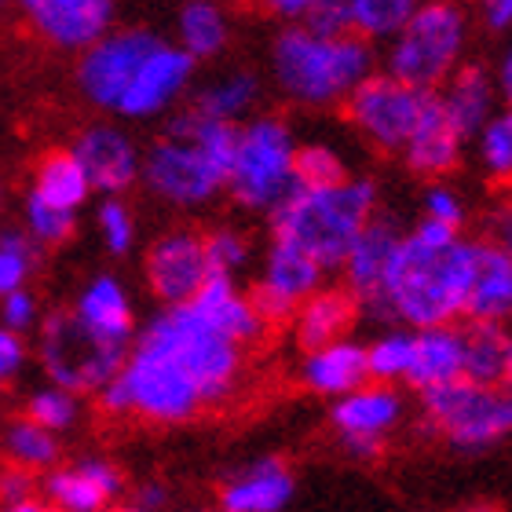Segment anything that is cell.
Returning <instances> with one entry per match:
<instances>
[{"mask_svg":"<svg viewBox=\"0 0 512 512\" xmlns=\"http://www.w3.org/2000/svg\"><path fill=\"white\" fill-rule=\"evenodd\" d=\"M502 384L512 392V348H509V363H505V381Z\"/></svg>","mask_w":512,"mask_h":512,"instance_id":"9f6ffc18","label":"cell"},{"mask_svg":"<svg viewBox=\"0 0 512 512\" xmlns=\"http://www.w3.org/2000/svg\"><path fill=\"white\" fill-rule=\"evenodd\" d=\"M183 512H216V505H191V509H183Z\"/></svg>","mask_w":512,"mask_h":512,"instance_id":"6f0895ef","label":"cell"},{"mask_svg":"<svg viewBox=\"0 0 512 512\" xmlns=\"http://www.w3.org/2000/svg\"><path fill=\"white\" fill-rule=\"evenodd\" d=\"M224 169L187 139L161 132L139 158V183L172 209H202L224 194Z\"/></svg>","mask_w":512,"mask_h":512,"instance_id":"4fadbf2b","label":"cell"},{"mask_svg":"<svg viewBox=\"0 0 512 512\" xmlns=\"http://www.w3.org/2000/svg\"><path fill=\"white\" fill-rule=\"evenodd\" d=\"M406 417H410V403L399 384L366 381L330 403L333 439L344 458L359 465H374L384 458V450L406 425Z\"/></svg>","mask_w":512,"mask_h":512,"instance_id":"7c38bea8","label":"cell"},{"mask_svg":"<svg viewBox=\"0 0 512 512\" xmlns=\"http://www.w3.org/2000/svg\"><path fill=\"white\" fill-rule=\"evenodd\" d=\"M22 417H30L33 425H41L44 432L52 436H66L81 425V414H85V399L74 392H66L59 384H41L33 388L26 399H22Z\"/></svg>","mask_w":512,"mask_h":512,"instance_id":"e575fe53","label":"cell"},{"mask_svg":"<svg viewBox=\"0 0 512 512\" xmlns=\"http://www.w3.org/2000/svg\"><path fill=\"white\" fill-rule=\"evenodd\" d=\"M96 231L110 256H128L136 246V216L125 198H103L96 209Z\"/></svg>","mask_w":512,"mask_h":512,"instance_id":"7bdbcfd3","label":"cell"},{"mask_svg":"<svg viewBox=\"0 0 512 512\" xmlns=\"http://www.w3.org/2000/svg\"><path fill=\"white\" fill-rule=\"evenodd\" d=\"M491 74H494V88H498V103H502V110L512 114V44L505 48V55L498 59V66H494Z\"/></svg>","mask_w":512,"mask_h":512,"instance_id":"f5cc1de1","label":"cell"},{"mask_svg":"<svg viewBox=\"0 0 512 512\" xmlns=\"http://www.w3.org/2000/svg\"><path fill=\"white\" fill-rule=\"evenodd\" d=\"M417 512H421V509H417Z\"/></svg>","mask_w":512,"mask_h":512,"instance_id":"6125c7cd","label":"cell"},{"mask_svg":"<svg viewBox=\"0 0 512 512\" xmlns=\"http://www.w3.org/2000/svg\"><path fill=\"white\" fill-rule=\"evenodd\" d=\"M348 4V33L366 44H388L403 30L421 0H344Z\"/></svg>","mask_w":512,"mask_h":512,"instance_id":"836d02e7","label":"cell"},{"mask_svg":"<svg viewBox=\"0 0 512 512\" xmlns=\"http://www.w3.org/2000/svg\"><path fill=\"white\" fill-rule=\"evenodd\" d=\"M260 92H264V85H260V77L253 70H227V74L213 77L209 85L194 88L183 107H191L202 118L242 125L260 103Z\"/></svg>","mask_w":512,"mask_h":512,"instance_id":"f546056e","label":"cell"},{"mask_svg":"<svg viewBox=\"0 0 512 512\" xmlns=\"http://www.w3.org/2000/svg\"><path fill=\"white\" fill-rule=\"evenodd\" d=\"M0 461L19 465L33 476H44L63 461V439L44 432L41 425H33L30 417L15 414L8 425L0 428Z\"/></svg>","mask_w":512,"mask_h":512,"instance_id":"d6a6232c","label":"cell"},{"mask_svg":"<svg viewBox=\"0 0 512 512\" xmlns=\"http://www.w3.org/2000/svg\"><path fill=\"white\" fill-rule=\"evenodd\" d=\"M293 176L297 187L315 191V187H333V183L348 180V161L341 158V150H333L330 143H297V158H293Z\"/></svg>","mask_w":512,"mask_h":512,"instance_id":"60d3db41","label":"cell"},{"mask_svg":"<svg viewBox=\"0 0 512 512\" xmlns=\"http://www.w3.org/2000/svg\"><path fill=\"white\" fill-rule=\"evenodd\" d=\"M436 103L443 110V118L454 125L465 143L480 132L487 121L498 114V88H494V74L483 63H461L454 74L436 88Z\"/></svg>","mask_w":512,"mask_h":512,"instance_id":"7402d4cb","label":"cell"},{"mask_svg":"<svg viewBox=\"0 0 512 512\" xmlns=\"http://www.w3.org/2000/svg\"><path fill=\"white\" fill-rule=\"evenodd\" d=\"M432 96L436 92L403 85L399 77L374 70L352 96L344 99V118L374 150L399 158L414 136V128L425 118Z\"/></svg>","mask_w":512,"mask_h":512,"instance_id":"8fae6325","label":"cell"},{"mask_svg":"<svg viewBox=\"0 0 512 512\" xmlns=\"http://www.w3.org/2000/svg\"><path fill=\"white\" fill-rule=\"evenodd\" d=\"M472 15L461 0H421L406 26L388 41L384 74L436 92L461 63H469Z\"/></svg>","mask_w":512,"mask_h":512,"instance_id":"8992f818","label":"cell"},{"mask_svg":"<svg viewBox=\"0 0 512 512\" xmlns=\"http://www.w3.org/2000/svg\"><path fill=\"white\" fill-rule=\"evenodd\" d=\"M8 8H11V0H0V15H4Z\"/></svg>","mask_w":512,"mask_h":512,"instance_id":"91938a15","label":"cell"},{"mask_svg":"<svg viewBox=\"0 0 512 512\" xmlns=\"http://www.w3.org/2000/svg\"><path fill=\"white\" fill-rule=\"evenodd\" d=\"M256 4H260V11L271 15V19L286 22V26H297V22H304V15L311 11L315 0H256Z\"/></svg>","mask_w":512,"mask_h":512,"instance_id":"816d5d0a","label":"cell"},{"mask_svg":"<svg viewBox=\"0 0 512 512\" xmlns=\"http://www.w3.org/2000/svg\"><path fill=\"white\" fill-rule=\"evenodd\" d=\"M450 381H461V322L414 330V352L403 384L421 395Z\"/></svg>","mask_w":512,"mask_h":512,"instance_id":"83f0119b","label":"cell"},{"mask_svg":"<svg viewBox=\"0 0 512 512\" xmlns=\"http://www.w3.org/2000/svg\"><path fill=\"white\" fill-rule=\"evenodd\" d=\"M410 352H414V330L388 326L384 333H377L374 341L366 344V370H370V381L403 384L406 370H410Z\"/></svg>","mask_w":512,"mask_h":512,"instance_id":"8d00e7d4","label":"cell"},{"mask_svg":"<svg viewBox=\"0 0 512 512\" xmlns=\"http://www.w3.org/2000/svg\"><path fill=\"white\" fill-rule=\"evenodd\" d=\"M399 158H403V165L414 176H425V180H447L450 172L461 165V158H465V139L443 118L436 96H432L425 118L414 128V136H410V143L403 147Z\"/></svg>","mask_w":512,"mask_h":512,"instance_id":"d4e9b609","label":"cell"},{"mask_svg":"<svg viewBox=\"0 0 512 512\" xmlns=\"http://www.w3.org/2000/svg\"><path fill=\"white\" fill-rule=\"evenodd\" d=\"M55 512H110L128 494V476L118 461L103 454H85L74 461H59L41 476L37 487Z\"/></svg>","mask_w":512,"mask_h":512,"instance_id":"2e32d148","label":"cell"},{"mask_svg":"<svg viewBox=\"0 0 512 512\" xmlns=\"http://www.w3.org/2000/svg\"><path fill=\"white\" fill-rule=\"evenodd\" d=\"M512 333L498 322H461V377L476 384H502Z\"/></svg>","mask_w":512,"mask_h":512,"instance_id":"1f68e13d","label":"cell"},{"mask_svg":"<svg viewBox=\"0 0 512 512\" xmlns=\"http://www.w3.org/2000/svg\"><path fill=\"white\" fill-rule=\"evenodd\" d=\"M512 319V253L476 242V267H472L465 322H505Z\"/></svg>","mask_w":512,"mask_h":512,"instance_id":"484cf974","label":"cell"},{"mask_svg":"<svg viewBox=\"0 0 512 512\" xmlns=\"http://www.w3.org/2000/svg\"><path fill=\"white\" fill-rule=\"evenodd\" d=\"M110 512H143V509H136V505H114Z\"/></svg>","mask_w":512,"mask_h":512,"instance_id":"680465c9","label":"cell"},{"mask_svg":"<svg viewBox=\"0 0 512 512\" xmlns=\"http://www.w3.org/2000/svg\"><path fill=\"white\" fill-rule=\"evenodd\" d=\"M70 311L85 322L88 330L114 344H132V337H136V311H132L128 289L114 275L88 278V286L77 293Z\"/></svg>","mask_w":512,"mask_h":512,"instance_id":"4316f807","label":"cell"},{"mask_svg":"<svg viewBox=\"0 0 512 512\" xmlns=\"http://www.w3.org/2000/svg\"><path fill=\"white\" fill-rule=\"evenodd\" d=\"M472 267H476L472 238L417 220L410 231H403V242L395 249L374 319L403 330L454 326L465 319Z\"/></svg>","mask_w":512,"mask_h":512,"instance_id":"6da1fadb","label":"cell"},{"mask_svg":"<svg viewBox=\"0 0 512 512\" xmlns=\"http://www.w3.org/2000/svg\"><path fill=\"white\" fill-rule=\"evenodd\" d=\"M297 381L304 392L319 395V399H341V395L355 392L359 384L370 381V370H366V344L355 341V337H344V341L322 344L315 352L300 355L297 366Z\"/></svg>","mask_w":512,"mask_h":512,"instance_id":"603a6c76","label":"cell"},{"mask_svg":"<svg viewBox=\"0 0 512 512\" xmlns=\"http://www.w3.org/2000/svg\"><path fill=\"white\" fill-rule=\"evenodd\" d=\"M0 512H55L52 505L44 502L41 494H33L26 502H15V505H0Z\"/></svg>","mask_w":512,"mask_h":512,"instance_id":"db71d44e","label":"cell"},{"mask_svg":"<svg viewBox=\"0 0 512 512\" xmlns=\"http://www.w3.org/2000/svg\"><path fill=\"white\" fill-rule=\"evenodd\" d=\"M300 26L315 33H348V4L344 0H315Z\"/></svg>","mask_w":512,"mask_h":512,"instance_id":"bcb514c9","label":"cell"},{"mask_svg":"<svg viewBox=\"0 0 512 512\" xmlns=\"http://www.w3.org/2000/svg\"><path fill=\"white\" fill-rule=\"evenodd\" d=\"M191 308L202 315L216 333H224L227 341L238 344L242 352H253L271 337V326L260 319V311L253 308L249 293L238 289L235 278H220L209 275L205 286L194 293Z\"/></svg>","mask_w":512,"mask_h":512,"instance_id":"44dd1931","label":"cell"},{"mask_svg":"<svg viewBox=\"0 0 512 512\" xmlns=\"http://www.w3.org/2000/svg\"><path fill=\"white\" fill-rule=\"evenodd\" d=\"M44 249L26 235V227H8L0 231V297L30 282V275L41 267Z\"/></svg>","mask_w":512,"mask_h":512,"instance_id":"f35d334b","label":"cell"},{"mask_svg":"<svg viewBox=\"0 0 512 512\" xmlns=\"http://www.w3.org/2000/svg\"><path fill=\"white\" fill-rule=\"evenodd\" d=\"M128 505H136L143 512H165L172 505V487L165 480H143L136 487H128Z\"/></svg>","mask_w":512,"mask_h":512,"instance_id":"f907efd6","label":"cell"},{"mask_svg":"<svg viewBox=\"0 0 512 512\" xmlns=\"http://www.w3.org/2000/svg\"><path fill=\"white\" fill-rule=\"evenodd\" d=\"M377 205H381L377 183L366 176H348L333 187H315V191L297 187L267 216V224H271V238L308 253L322 271H337L359 231L381 213Z\"/></svg>","mask_w":512,"mask_h":512,"instance_id":"3957f363","label":"cell"},{"mask_svg":"<svg viewBox=\"0 0 512 512\" xmlns=\"http://www.w3.org/2000/svg\"><path fill=\"white\" fill-rule=\"evenodd\" d=\"M132 341L169 355L172 363L191 377L194 388L202 392L205 410H220L242 392L249 352L227 341L224 333H216L191 304L161 308L154 319L139 326Z\"/></svg>","mask_w":512,"mask_h":512,"instance_id":"277c9868","label":"cell"},{"mask_svg":"<svg viewBox=\"0 0 512 512\" xmlns=\"http://www.w3.org/2000/svg\"><path fill=\"white\" fill-rule=\"evenodd\" d=\"M224 4H227V0H224Z\"/></svg>","mask_w":512,"mask_h":512,"instance_id":"be15d7a7","label":"cell"},{"mask_svg":"<svg viewBox=\"0 0 512 512\" xmlns=\"http://www.w3.org/2000/svg\"><path fill=\"white\" fill-rule=\"evenodd\" d=\"M96 406L103 417L139 421V425L154 428L191 425L205 414V399L191 377L165 352L139 341H132L118 377L96 392Z\"/></svg>","mask_w":512,"mask_h":512,"instance_id":"5b68a950","label":"cell"},{"mask_svg":"<svg viewBox=\"0 0 512 512\" xmlns=\"http://www.w3.org/2000/svg\"><path fill=\"white\" fill-rule=\"evenodd\" d=\"M161 41L165 37L147 26H114L110 33H103L92 48L77 55L74 85L81 99L103 114H118Z\"/></svg>","mask_w":512,"mask_h":512,"instance_id":"30bf717a","label":"cell"},{"mask_svg":"<svg viewBox=\"0 0 512 512\" xmlns=\"http://www.w3.org/2000/svg\"><path fill=\"white\" fill-rule=\"evenodd\" d=\"M421 220L436 227H447V231H465L469 224V202L465 194L447 180H432L421 194Z\"/></svg>","mask_w":512,"mask_h":512,"instance_id":"b9f144b4","label":"cell"},{"mask_svg":"<svg viewBox=\"0 0 512 512\" xmlns=\"http://www.w3.org/2000/svg\"><path fill=\"white\" fill-rule=\"evenodd\" d=\"M231 11L224 0H183L176 11V44L194 63H209L231 44Z\"/></svg>","mask_w":512,"mask_h":512,"instance_id":"f1b7e54d","label":"cell"},{"mask_svg":"<svg viewBox=\"0 0 512 512\" xmlns=\"http://www.w3.org/2000/svg\"><path fill=\"white\" fill-rule=\"evenodd\" d=\"M469 15L480 30L494 33V37L512 33V0H472Z\"/></svg>","mask_w":512,"mask_h":512,"instance_id":"7dc6e473","label":"cell"},{"mask_svg":"<svg viewBox=\"0 0 512 512\" xmlns=\"http://www.w3.org/2000/svg\"><path fill=\"white\" fill-rule=\"evenodd\" d=\"M476 147V161L480 172L487 176V183L494 187H512V114L498 107L487 125L469 139Z\"/></svg>","mask_w":512,"mask_h":512,"instance_id":"d590c367","label":"cell"},{"mask_svg":"<svg viewBox=\"0 0 512 512\" xmlns=\"http://www.w3.org/2000/svg\"><path fill=\"white\" fill-rule=\"evenodd\" d=\"M403 242V227L395 224V216L388 213H377L370 224L359 231V238L352 242L348 256L341 260V271L344 275V289L355 297L359 304V315H374L377 304H381V289H384V278H388V267L395 260V249Z\"/></svg>","mask_w":512,"mask_h":512,"instance_id":"ffe728a7","label":"cell"},{"mask_svg":"<svg viewBox=\"0 0 512 512\" xmlns=\"http://www.w3.org/2000/svg\"><path fill=\"white\" fill-rule=\"evenodd\" d=\"M417 425L454 454H487L512 436V392L505 384L450 381L417 395Z\"/></svg>","mask_w":512,"mask_h":512,"instance_id":"52a82bcc","label":"cell"},{"mask_svg":"<svg viewBox=\"0 0 512 512\" xmlns=\"http://www.w3.org/2000/svg\"><path fill=\"white\" fill-rule=\"evenodd\" d=\"M326 286V271H322L308 253H300L297 246L289 242H278L271 238V246L264 253V267H260V278L249 289V300L253 308L260 311V319L278 330L293 319V311L304 304V300L315 293V289Z\"/></svg>","mask_w":512,"mask_h":512,"instance_id":"9a60e30c","label":"cell"},{"mask_svg":"<svg viewBox=\"0 0 512 512\" xmlns=\"http://www.w3.org/2000/svg\"><path fill=\"white\" fill-rule=\"evenodd\" d=\"M454 512H502L494 502H469V505H461V509Z\"/></svg>","mask_w":512,"mask_h":512,"instance_id":"11a10c76","label":"cell"},{"mask_svg":"<svg viewBox=\"0 0 512 512\" xmlns=\"http://www.w3.org/2000/svg\"><path fill=\"white\" fill-rule=\"evenodd\" d=\"M143 278L147 289L161 300V308L191 304L194 293L205 286L209 264H205L202 231L194 227H169L143 253Z\"/></svg>","mask_w":512,"mask_h":512,"instance_id":"e0dca14e","label":"cell"},{"mask_svg":"<svg viewBox=\"0 0 512 512\" xmlns=\"http://www.w3.org/2000/svg\"><path fill=\"white\" fill-rule=\"evenodd\" d=\"M297 498V472L282 454H260L231 469L216 487V512H286Z\"/></svg>","mask_w":512,"mask_h":512,"instance_id":"d6986e66","label":"cell"},{"mask_svg":"<svg viewBox=\"0 0 512 512\" xmlns=\"http://www.w3.org/2000/svg\"><path fill=\"white\" fill-rule=\"evenodd\" d=\"M11 11L33 41L66 55H81L118 26V0H11Z\"/></svg>","mask_w":512,"mask_h":512,"instance_id":"5bb4252c","label":"cell"},{"mask_svg":"<svg viewBox=\"0 0 512 512\" xmlns=\"http://www.w3.org/2000/svg\"><path fill=\"white\" fill-rule=\"evenodd\" d=\"M132 344H114L77 319L70 308H52L37 322V363L48 384L74 395H96L118 377Z\"/></svg>","mask_w":512,"mask_h":512,"instance_id":"9c48e42d","label":"cell"},{"mask_svg":"<svg viewBox=\"0 0 512 512\" xmlns=\"http://www.w3.org/2000/svg\"><path fill=\"white\" fill-rule=\"evenodd\" d=\"M0 209H4V183H0Z\"/></svg>","mask_w":512,"mask_h":512,"instance_id":"94428289","label":"cell"},{"mask_svg":"<svg viewBox=\"0 0 512 512\" xmlns=\"http://www.w3.org/2000/svg\"><path fill=\"white\" fill-rule=\"evenodd\" d=\"M374 70V44L355 33H315L297 22L282 26L271 41V81L304 110L344 107Z\"/></svg>","mask_w":512,"mask_h":512,"instance_id":"7a4b0ae2","label":"cell"},{"mask_svg":"<svg viewBox=\"0 0 512 512\" xmlns=\"http://www.w3.org/2000/svg\"><path fill=\"white\" fill-rule=\"evenodd\" d=\"M37 487H41V476H33V472L19 469V465L0 461V505L26 502V498L37 494Z\"/></svg>","mask_w":512,"mask_h":512,"instance_id":"f6af8a7d","label":"cell"},{"mask_svg":"<svg viewBox=\"0 0 512 512\" xmlns=\"http://www.w3.org/2000/svg\"><path fill=\"white\" fill-rule=\"evenodd\" d=\"M26 359H30V344H26V337L0 326V384L15 381V377L22 374Z\"/></svg>","mask_w":512,"mask_h":512,"instance_id":"c3c4849f","label":"cell"},{"mask_svg":"<svg viewBox=\"0 0 512 512\" xmlns=\"http://www.w3.org/2000/svg\"><path fill=\"white\" fill-rule=\"evenodd\" d=\"M202 246H205L209 275L238 278L253 264V238H249L242 227H231V224L209 227L202 235Z\"/></svg>","mask_w":512,"mask_h":512,"instance_id":"74e56055","label":"cell"},{"mask_svg":"<svg viewBox=\"0 0 512 512\" xmlns=\"http://www.w3.org/2000/svg\"><path fill=\"white\" fill-rule=\"evenodd\" d=\"M359 319V304L344 286H322L315 289L289 319L293 341L300 352H315L322 344L344 341L352 337V326Z\"/></svg>","mask_w":512,"mask_h":512,"instance_id":"cb8c5ba5","label":"cell"},{"mask_svg":"<svg viewBox=\"0 0 512 512\" xmlns=\"http://www.w3.org/2000/svg\"><path fill=\"white\" fill-rule=\"evenodd\" d=\"M41 315H44L41 300H37V293H30L26 286L8 293V297H0V326H4V330L26 337V330H33V326L41 322Z\"/></svg>","mask_w":512,"mask_h":512,"instance_id":"ee69618b","label":"cell"},{"mask_svg":"<svg viewBox=\"0 0 512 512\" xmlns=\"http://www.w3.org/2000/svg\"><path fill=\"white\" fill-rule=\"evenodd\" d=\"M30 191L41 202L63 209V213H81L88 205V198H92V183H88L85 169L70 154V147H52L33 161Z\"/></svg>","mask_w":512,"mask_h":512,"instance_id":"4dcf8cb0","label":"cell"},{"mask_svg":"<svg viewBox=\"0 0 512 512\" xmlns=\"http://www.w3.org/2000/svg\"><path fill=\"white\" fill-rule=\"evenodd\" d=\"M297 143V132L282 114H256L242 121L235 158L224 180L231 202L246 213H275L297 191V176H293Z\"/></svg>","mask_w":512,"mask_h":512,"instance_id":"ba28073f","label":"cell"},{"mask_svg":"<svg viewBox=\"0 0 512 512\" xmlns=\"http://www.w3.org/2000/svg\"><path fill=\"white\" fill-rule=\"evenodd\" d=\"M70 154L85 169L92 194L121 198V194H128L139 183V158H143V150L114 121H88L85 128H77V136L70 139Z\"/></svg>","mask_w":512,"mask_h":512,"instance_id":"ac0fdd59","label":"cell"},{"mask_svg":"<svg viewBox=\"0 0 512 512\" xmlns=\"http://www.w3.org/2000/svg\"><path fill=\"white\" fill-rule=\"evenodd\" d=\"M483 231H487L483 242H491V246L512 253V194H505V198H498V202L491 205V213L483 220Z\"/></svg>","mask_w":512,"mask_h":512,"instance_id":"681fc988","label":"cell"},{"mask_svg":"<svg viewBox=\"0 0 512 512\" xmlns=\"http://www.w3.org/2000/svg\"><path fill=\"white\" fill-rule=\"evenodd\" d=\"M22 227L41 249H59L77 235V213H63V209L41 202L33 191H26V198H22Z\"/></svg>","mask_w":512,"mask_h":512,"instance_id":"ab89813d","label":"cell"}]
</instances>
